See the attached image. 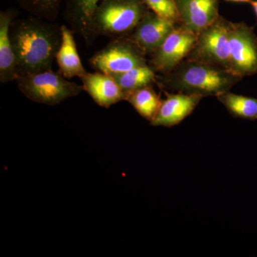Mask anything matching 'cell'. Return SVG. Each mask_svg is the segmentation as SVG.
<instances>
[{
	"label": "cell",
	"instance_id": "cell-21",
	"mask_svg": "<svg viewBox=\"0 0 257 257\" xmlns=\"http://www.w3.org/2000/svg\"><path fill=\"white\" fill-rule=\"evenodd\" d=\"M250 4L252 7L253 12H254V14L256 15L257 19V0H251Z\"/></svg>",
	"mask_w": 257,
	"mask_h": 257
},
{
	"label": "cell",
	"instance_id": "cell-7",
	"mask_svg": "<svg viewBox=\"0 0 257 257\" xmlns=\"http://www.w3.org/2000/svg\"><path fill=\"white\" fill-rule=\"evenodd\" d=\"M229 69L241 77L257 73V37L243 23H230Z\"/></svg>",
	"mask_w": 257,
	"mask_h": 257
},
{
	"label": "cell",
	"instance_id": "cell-4",
	"mask_svg": "<svg viewBox=\"0 0 257 257\" xmlns=\"http://www.w3.org/2000/svg\"><path fill=\"white\" fill-rule=\"evenodd\" d=\"M19 89L30 100L55 106L79 95L82 86L67 80L62 74L50 70L28 74L16 79Z\"/></svg>",
	"mask_w": 257,
	"mask_h": 257
},
{
	"label": "cell",
	"instance_id": "cell-9",
	"mask_svg": "<svg viewBox=\"0 0 257 257\" xmlns=\"http://www.w3.org/2000/svg\"><path fill=\"white\" fill-rule=\"evenodd\" d=\"M175 29V23L147 11L130 39L145 54H153Z\"/></svg>",
	"mask_w": 257,
	"mask_h": 257
},
{
	"label": "cell",
	"instance_id": "cell-12",
	"mask_svg": "<svg viewBox=\"0 0 257 257\" xmlns=\"http://www.w3.org/2000/svg\"><path fill=\"white\" fill-rule=\"evenodd\" d=\"M80 79L83 89L99 106L109 108L126 99V94L110 75L100 72H87Z\"/></svg>",
	"mask_w": 257,
	"mask_h": 257
},
{
	"label": "cell",
	"instance_id": "cell-3",
	"mask_svg": "<svg viewBox=\"0 0 257 257\" xmlns=\"http://www.w3.org/2000/svg\"><path fill=\"white\" fill-rule=\"evenodd\" d=\"M147 8L142 0H102L89 25V43L97 36L116 38L133 31Z\"/></svg>",
	"mask_w": 257,
	"mask_h": 257
},
{
	"label": "cell",
	"instance_id": "cell-5",
	"mask_svg": "<svg viewBox=\"0 0 257 257\" xmlns=\"http://www.w3.org/2000/svg\"><path fill=\"white\" fill-rule=\"evenodd\" d=\"M145 52L130 38L116 37L89 60L98 72L114 76L147 65Z\"/></svg>",
	"mask_w": 257,
	"mask_h": 257
},
{
	"label": "cell",
	"instance_id": "cell-17",
	"mask_svg": "<svg viewBox=\"0 0 257 257\" xmlns=\"http://www.w3.org/2000/svg\"><path fill=\"white\" fill-rule=\"evenodd\" d=\"M230 114L241 119H257V98L226 92L216 96Z\"/></svg>",
	"mask_w": 257,
	"mask_h": 257
},
{
	"label": "cell",
	"instance_id": "cell-6",
	"mask_svg": "<svg viewBox=\"0 0 257 257\" xmlns=\"http://www.w3.org/2000/svg\"><path fill=\"white\" fill-rule=\"evenodd\" d=\"M230 22L219 18L197 35L189 60L199 61L229 69Z\"/></svg>",
	"mask_w": 257,
	"mask_h": 257
},
{
	"label": "cell",
	"instance_id": "cell-10",
	"mask_svg": "<svg viewBox=\"0 0 257 257\" xmlns=\"http://www.w3.org/2000/svg\"><path fill=\"white\" fill-rule=\"evenodd\" d=\"M182 27L198 35L219 18V0H175Z\"/></svg>",
	"mask_w": 257,
	"mask_h": 257
},
{
	"label": "cell",
	"instance_id": "cell-8",
	"mask_svg": "<svg viewBox=\"0 0 257 257\" xmlns=\"http://www.w3.org/2000/svg\"><path fill=\"white\" fill-rule=\"evenodd\" d=\"M197 40V35L182 27L175 29L153 54V69L168 73L189 55Z\"/></svg>",
	"mask_w": 257,
	"mask_h": 257
},
{
	"label": "cell",
	"instance_id": "cell-11",
	"mask_svg": "<svg viewBox=\"0 0 257 257\" xmlns=\"http://www.w3.org/2000/svg\"><path fill=\"white\" fill-rule=\"evenodd\" d=\"M202 98V96L195 94L167 93L151 125L172 127L179 124L192 114Z\"/></svg>",
	"mask_w": 257,
	"mask_h": 257
},
{
	"label": "cell",
	"instance_id": "cell-14",
	"mask_svg": "<svg viewBox=\"0 0 257 257\" xmlns=\"http://www.w3.org/2000/svg\"><path fill=\"white\" fill-rule=\"evenodd\" d=\"M61 32L62 42L56 55L60 72L65 78H81L87 73V71L81 62L72 31L65 25H62Z\"/></svg>",
	"mask_w": 257,
	"mask_h": 257
},
{
	"label": "cell",
	"instance_id": "cell-13",
	"mask_svg": "<svg viewBox=\"0 0 257 257\" xmlns=\"http://www.w3.org/2000/svg\"><path fill=\"white\" fill-rule=\"evenodd\" d=\"M18 14L10 9L0 13V82L5 84L18 79L16 57L10 40V30Z\"/></svg>",
	"mask_w": 257,
	"mask_h": 257
},
{
	"label": "cell",
	"instance_id": "cell-15",
	"mask_svg": "<svg viewBox=\"0 0 257 257\" xmlns=\"http://www.w3.org/2000/svg\"><path fill=\"white\" fill-rule=\"evenodd\" d=\"M101 1L64 0V18L72 27V31L80 35L87 44H89V25L94 12Z\"/></svg>",
	"mask_w": 257,
	"mask_h": 257
},
{
	"label": "cell",
	"instance_id": "cell-1",
	"mask_svg": "<svg viewBox=\"0 0 257 257\" xmlns=\"http://www.w3.org/2000/svg\"><path fill=\"white\" fill-rule=\"evenodd\" d=\"M10 36L18 77L52 69L62 42L61 27L32 16L14 20Z\"/></svg>",
	"mask_w": 257,
	"mask_h": 257
},
{
	"label": "cell",
	"instance_id": "cell-16",
	"mask_svg": "<svg viewBox=\"0 0 257 257\" xmlns=\"http://www.w3.org/2000/svg\"><path fill=\"white\" fill-rule=\"evenodd\" d=\"M143 117L151 122L160 108L161 100L150 86L140 88L128 93L126 99Z\"/></svg>",
	"mask_w": 257,
	"mask_h": 257
},
{
	"label": "cell",
	"instance_id": "cell-22",
	"mask_svg": "<svg viewBox=\"0 0 257 257\" xmlns=\"http://www.w3.org/2000/svg\"><path fill=\"white\" fill-rule=\"evenodd\" d=\"M227 2H233V3H250L251 0H225Z\"/></svg>",
	"mask_w": 257,
	"mask_h": 257
},
{
	"label": "cell",
	"instance_id": "cell-2",
	"mask_svg": "<svg viewBox=\"0 0 257 257\" xmlns=\"http://www.w3.org/2000/svg\"><path fill=\"white\" fill-rule=\"evenodd\" d=\"M241 77L228 69L199 61L187 60L166 74L165 88L186 94L217 96L229 92Z\"/></svg>",
	"mask_w": 257,
	"mask_h": 257
},
{
	"label": "cell",
	"instance_id": "cell-18",
	"mask_svg": "<svg viewBox=\"0 0 257 257\" xmlns=\"http://www.w3.org/2000/svg\"><path fill=\"white\" fill-rule=\"evenodd\" d=\"M121 90L126 94L140 88L150 86L155 82V71L147 65L140 66L123 72L111 76Z\"/></svg>",
	"mask_w": 257,
	"mask_h": 257
},
{
	"label": "cell",
	"instance_id": "cell-19",
	"mask_svg": "<svg viewBox=\"0 0 257 257\" xmlns=\"http://www.w3.org/2000/svg\"><path fill=\"white\" fill-rule=\"evenodd\" d=\"M32 16L49 22L55 21L64 0H17Z\"/></svg>",
	"mask_w": 257,
	"mask_h": 257
},
{
	"label": "cell",
	"instance_id": "cell-20",
	"mask_svg": "<svg viewBox=\"0 0 257 257\" xmlns=\"http://www.w3.org/2000/svg\"><path fill=\"white\" fill-rule=\"evenodd\" d=\"M149 9L160 18L174 23L180 22L175 0H142Z\"/></svg>",
	"mask_w": 257,
	"mask_h": 257
}]
</instances>
